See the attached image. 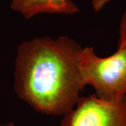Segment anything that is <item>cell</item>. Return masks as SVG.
I'll return each instance as SVG.
<instances>
[{
	"instance_id": "obj_1",
	"label": "cell",
	"mask_w": 126,
	"mask_h": 126,
	"mask_svg": "<svg viewBox=\"0 0 126 126\" xmlns=\"http://www.w3.org/2000/svg\"><path fill=\"white\" fill-rule=\"evenodd\" d=\"M82 46L68 36L37 37L18 46L14 89L36 111L64 116L84 89L79 58Z\"/></svg>"
},
{
	"instance_id": "obj_2",
	"label": "cell",
	"mask_w": 126,
	"mask_h": 126,
	"mask_svg": "<svg viewBox=\"0 0 126 126\" xmlns=\"http://www.w3.org/2000/svg\"><path fill=\"white\" fill-rule=\"evenodd\" d=\"M83 85H90L99 99L115 102L126 97V50L100 58L93 46L83 47L79 58Z\"/></svg>"
},
{
	"instance_id": "obj_3",
	"label": "cell",
	"mask_w": 126,
	"mask_h": 126,
	"mask_svg": "<svg viewBox=\"0 0 126 126\" xmlns=\"http://www.w3.org/2000/svg\"><path fill=\"white\" fill-rule=\"evenodd\" d=\"M60 126H126V97L115 102L94 94L81 97Z\"/></svg>"
},
{
	"instance_id": "obj_4",
	"label": "cell",
	"mask_w": 126,
	"mask_h": 126,
	"mask_svg": "<svg viewBox=\"0 0 126 126\" xmlns=\"http://www.w3.org/2000/svg\"><path fill=\"white\" fill-rule=\"evenodd\" d=\"M11 8L25 19L39 14L72 15L79 11L72 0H11Z\"/></svg>"
},
{
	"instance_id": "obj_5",
	"label": "cell",
	"mask_w": 126,
	"mask_h": 126,
	"mask_svg": "<svg viewBox=\"0 0 126 126\" xmlns=\"http://www.w3.org/2000/svg\"><path fill=\"white\" fill-rule=\"evenodd\" d=\"M118 48L126 50V9L122 16L120 23Z\"/></svg>"
},
{
	"instance_id": "obj_6",
	"label": "cell",
	"mask_w": 126,
	"mask_h": 126,
	"mask_svg": "<svg viewBox=\"0 0 126 126\" xmlns=\"http://www.w3.org/2000/svg\"><path fill=\"white\" fill-rule=\"evenodd\" d=\"M111 0H92V7L95 13L99 12L105 5Z\"/></svg>"
},
{
	"instance_id": "obj_7",
	"label": "cell",
	"mask_w": 126,
	"mask_h": 126,
	"mask_svg": "<svg viewBox=\"0 0 126 126\" xmlns=\"http://www.w3.org/2000/svg\"><path fill=\"white\" fill-rule=\"evenodd\" d=\"M0 126H16L15 125V123H14L10 122V123H6V124H1V123H0Z\"/></svg>"
}]
</instances>
